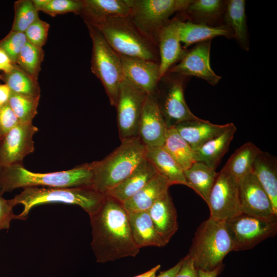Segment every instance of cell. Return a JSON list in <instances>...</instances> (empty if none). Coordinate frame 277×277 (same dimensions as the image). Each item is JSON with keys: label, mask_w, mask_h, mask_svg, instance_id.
<instances>
[{"label": "cell", "mask_w": 277, "mask_h": 277, "mask_svg": "<svg viewBox=\"0 0 277 277\" xmlns=\"http://www.w3.org/2000/svg\"><path fill=\"white\" fill-rule=\"evenodd\" d=\"M11 90L6 84H0V105L6 104L8 102Z\"/></svg>", "instance_id": "cell-46"}, {"label": "cell", "mask_w": 277, "mask_h": 277, "mask_svg": "<svg viewBox=\"0 0 277 277\" xmlns=\"http://www.w3.org/2000/svg\"><path fill=\"white\" fill-rule=\"evenodd\" d=\"M37 127L31 123L19 122L0 142L2 167L23 164L24 158L34 151V135Z\"/></svg>", "instance_id": "cell-13"}, {"label": "cell", "mask_w": 277, "mask_h": 277, "mask_svg": "<svg viewBox=\"0 0 277 277\" xmlns=\"http://www.w3.org/2000/svg\"><path fill=\"white\" fill-rule=\"evenodd\" d=\"M18 123L8 102L0 106V142Z\"/></svg>", "instance_id": "cell-41"}, {"label": "cell", "mask_w": 277, "mask_h": 277, "mask_svg": "<svg viewBox=\"0 0 277 277\" xmlns=\"http://www.w3.org/2000/svg\"><path fill=\"white\" fill-rule=\"evenodd\" d=\"M89 217L91 247L97 262L104 263L138 254L140 248L133 240L128 212L121 202L106 194L102 206Z\"/></svg>", "instance_id": "cell-1"}, {"label": "cell", "mask_w": 277, "mask_h": 277, "mask_svg": "<svg viewBox=\"0 0 277 277\" xmlns=\"http://www.w3.org/2000/svg\"><path fill=\"white\" fill-rule=\"evenodd\" d=\"M145 159L152 165L157 173L171 185L187 186L184 170L163 146L146 147Z\"/></svg>", "instance_id": "cell-25"}, {"label": "cell", "mask_w": 277, "mask_h": 277, "mask_svg": "<svg viewBox=\"0 0 277 277\" xmlns=\"http://www.w3.org/2000/svg\"><path fill=\"white\" fill-rule=\"evenodd\" d=\"M147 94L124 76L115 108L121 140L137 136L140 121Z\"/></svg>", "instance_id": "cell-11"}, {"label": "cell", "mask_w": 277, "mask_h": 277, "mask_svg": "<svg viewBox=\"0 0 277 277\" xmlns=\"http://www.w3.org/2000/svg\"><path fill=\"white\" fill-rule=\"evenodd\" d=\"M226 8L225 1L190 0L189 4L177 12L181 21L186 20L195 24L210 26L224 25L223 18Z\"/></svg>", "instance_id": "cell-19"}, {"label": "cell", "mask_w": 277, "mask_h": 277, "mask_svg": "<svg viewBox=\"0 0 277 277\" xmlns=\"http://www.w3.org/2000/svg\"><path fill=\"white\" fill-rule=\"evenodd\" d=\"M13 208L8 200L0 195V231L8 230L13 220H21L19 214H14Z\"/></svg>", "instance_id": "cell-42"}, {"label": "cell", "mask_w": 277, "mask_h": 277, "mask_svg": "<svg viewBox=\"0 0 277 277\" xmlns=\"http://www.w3.org/2000/svg\"><path fill=\"white\" fill-rule=\"evenodd\" d=\"M0 79L7 85L11 92L34 97H40V88L37 80L26 73L16 65L8 72L0 75Z\"/></svg>", "instance_id": "cell-34"}, {"label": "cell", "mask_w": 277, "mask_h": 277, "mask_svg": "<svg viewBox=\"0 0 277 277\" xmlns=\"http://www.w3.org/2000/svg\"><path fill=\"white\" fill-rule=\"evenodd\" d=\"M242 213L256 217L277 220L271 202L254 174L246 176L239 183Z\"/></svg>", "instance_id": "cell-15"}, {"label": "cell", "mask_w": 277, "mask_h": 277, "mask_svg": "<svg viewBox=\"0 0 277 277\" xmlns=\"http://www.w3.org/2000/svg\"><path fill=\"white\" fill-rule=\"evenodd\" d=\"M44 55L42 48L35 46L27 41L22 48L15 65L37 80Z\"/></svg>", "instance_id": "cell-36"}, {"label": "cell", "mask_w": 277, "mask_h": 277, "mask_svg": "<svg viewBox=\"0 0 277 277\" xmlns=\"http://www.w3.org/2000/svg\"><path fill=\"white\" fill-rule=\"evenodd\" d=\"M226 8L224 14V25L231 30L233 38L240 47L246 51L249 49V37L247 25L244 0L225 1Z\"/></svg>", "instance_id": "cell-26"}, {"label": "cell", "mask_w": 277, "mask_h": 277, "mask_svg": "<svg viewBox=\"0 0 277 277\" xmlns=\"http://www.w3.org/2000/svg\"><path fill=\"white\" fill-rule=\"evenodd\" d=\"M82 7V1L48 0L47 4L40 11L52 16L69 12H73L80 15Z\"/></svg>", "instance_id": "cell-39"}, {"label": "cell", "mask_w": 277, "mask_h": 277, "mask_svg": "<svg viewBox=\"0 0 277 277\" xmlns=\"http://www.w3.org/2000/svg\"><path fill=\"white\" fill-rule=\"evenodd\" d=\"M27 42L25 33L11 30L0 41V49L6 53L15 65L22 48Z\"/></svg>", "instance_id": "cell-38"}, {"label": "cell", "mask_w": 277, "mask_h": 277, "mask_svg": "<svg viewBox=\"0 0 277 277\" xmlns=\"http://www.w3.org/2000/svg\"><path fill=\"white\" fill-rule=\"evenodd\" d=\"M14 67V64L6 53L0 49V70L4 73L11 71Z\"/></svg>", "instance_id": "cell-44"}, {"label": "cell", "mask_w": 277, "mask_h": 277, "mask_svg": "<svg viewBox=\"0 0 277 277\" xmlns=\"http://www.w3.org/2000/svg\"><path fill=\"white\" fill-rule=\"evenodd\" d=\"M92 43L91 69L103 85L111 105L116 107L120 84L124 78L120 55L101 33L85 23Z\"/></svg>", "instance_id": "cell-7"}, {"label": "cell", "mask_w": 277, "mask_h": 277, "mask_svg": "<svg viewBox=\"0 0 277 277\" xmlns=\"http://www.w3.org/2000/svg\"><path fill=\"white\" fill-rule=\"evenodd\" d=\"M124 76L147 94L156 93L159 63L141 58L120 55Z\"/></svg>", "instance_id": "cell-18"}, {"label": "cell", "mask_w": 277, "mask_h": 277, "mask_svg": "<svg viewBox=\"0 0 277 277\" xmlns=\"http://www.w3.org/2000/svg\"><path fill=\"white\" fill-rule=\"evenodd\" d=\"M80 15L85 23L92 25L114 17H129V0H82Z\"/></svg>", "instance_id": "cell-20"}, {"label": "cell", "mask_w": 277, "mask_h": 277, "mask_svg": "<svg viewBox=\"0 0 277 277\" xmlns=\"http://www.w3.org/2000/svg\"><path fill=\"white\" fill-rule=\"evenodd\" d=\"M49 29V24L39 18L24 33L28 42L42 48L47 39Z\"/></svg>", "instance_id": "cell-40"}, {"label": "cell", "mask_w": 277, "mask_h": 277, "mask_svg": "<svg viewBox=\"0 0 277 277\" xmlns=\"http://www.w3.org/2000/svg\"><path fill=\"white\" fill-rule=\"evenodd\" d=\"M181 22L176 17L169 19L158 34L157 44L159 54V80L175 63L181 61L188 51L183 48L180 41Z\"/></svg>", "instance_id": "cell-16"}, {"label": "cell", "mask_w": 277, "mask_h": 277, "mask_svg": "<svg viewBox=\"0 0 277 277\" xmlns=\"http://www.w3.org/2000/svg\"><path fill=\"white\" fill-rule=\"evenodd\" d=\"M163 148L185 170L195 161V153L174 127L167 128Z\"/></svg>", "instance_id": "cell-33"}, {"label": "cell", "mask_w": 277, "mask_h": 277, "mask_svg": "<svg viewBox=\"0 0 277 277\" xmlns=\"http://www.w3.org/2000/svg\"><path fill=\"white\" fill-rule=\"evenodd\" d=\"M182 260V265L174 277H199V269L193 260L187 254Z\"/></svg>", "instance_id": "cell-43"}, {"label": "cell", "mask_w": 277, "mask_h": 277, "mask_svg": "<svg viewBox=\"0 0 277 277\" xmlns=\"http://www.w3.org/2000/svg\"><path fill=\"white\" fill-rule=\"evenodd\" d=\"M129 18L145 36L157 44L160 30L174 13L190 0H129Z\"/></svg>", "instance_id": "cell-8"}, {"label": "cell", "mask_w": 277, "mask_h": 277, "mask_svg": "<svg viewBox=\"0 0 277 277\" xmlns=\"http://www.w3.org/2000/svg\"><path fill=\"white\" fill-rule=\"evenodd\" d=\"M183 260L181 259L176 265L172 267L165 271L161 272L160 273L155 277H174L177 271L179 270Z\"/></svg>", "instance_id": "cell-45"}, {"label": "cell", "mask_w": 277, "mask_h": 277, "mask_svg": "<svg viewBox=\"0 0 277 277\" xmlns=\"http://www.w3.org/2000/svg\"><path fill=\"white\" fill-rule=\"evenodd\" d=\"M223 268V265H222L210 271H205L199 269V277H217Z\"/></svg>", "instance_id": "cell-47"}, {"label": "cell", "mask_w": 277, "mask_h": 277, "mask_svg": "<svg viewBox=\"0 0 277 277\" xmlns=\"http://www.w3.org/2000/svg\"><path fill=\"white\" fill-rule=\"evenodd\" d=\"M171 184L158 173L141 189L122 203L127 212L148 211L167 194Z\"/></svg>", "instance_id": "cell-23"}, {"label": "cell", "mask_w": 277, "mask_h": 277, "mask_svg": "<svg viewBox=\"0 0 277 277\" xmlns=\"http://www.w3.org/2000/svg\"><path fill=\"white\" fill-rule=\"evenodd\" d=\"M187 186L193 189L207 203L217 172L205 164L196 161L184 170Z\"/></svg>", "instance_id": "cell-31"}, {"label": "cell", "mask_w": 277, "mask_h": 277, "mask_svg": "<svg viewBox=\"0 0 277 277\" xmlns=\"http://www.w3.org/2000/svg\"><path fill=\"white\" fill-rule=\"evenodd\" d=\"M91 163H85L72 169L49 173H37L27 169L23 164L2 167L0 195L19 188L31 187H74L92 186Z\"/></svg>", "instance_id": "cell-2"}, {"label": "cell", "mask_w": 277, "mask_h": 277, "mask_svg": "<svg viewBox=\"0 0 277 277\" xmlns=\"http://www.w3.org/2000/svg\"><path fill=\"white\" fill-rule=\"evenodd\" d=\"M233 123L217 125L201 118L182 122L174 127L193 151L223 132Z\"/></svg>", "instance_id": "cell-21"}, {"label": "cell", "mask_w": 277, "mask_h": 277, "mask_svg": "<svg viewBox=\"0 0 277 277\" xmlns=\"http://www.w3.org/2000/svg\"><path fill=\"white\" fill-rule=\"evenodd\" d=\"M92 26L119 55L159 63L157 44L142 33L128 17L110 18Z\"/></svg>", "instance_id": "cell-6"}, {"label": "cell", "mask_w": 277, "mask_h": 277, "mask_svg": "<svg viewBox=\"0 0 277 277\" xmlns=\"http://www.w3.org/2000/svg\"><path fill=\"white\" fill-rule=\"evenodd\" d=\"M254 174L268 194L274 212L277 214V162L274 156L262 152L256 157L253 166Z\"/></svg>", "instance_id": "cell-29"}, {"label": "cell", "mask_w": 277, "mask_h": 277, "mask_svg": "<svg viewBox=\"0 0 277 277\" xmlns=\"http://www.w3.org/2000/svg\"><path fill=\"white\" fill-rule=\"evenodd\" d=\"M157 174L152 165L145 159L129 176L106 194L123 203L137 192Z\"/></svg>", "instance_id": "cell-24"}, {"label": "cell", "mask_w": 277, "mask_h": 277, "mask_svg": "<svg viewBox=\"0 0 277 277\" xmlns=\"http://www.w3.org/2000/svg\"><path fill=\"white\" fill-rule=\"evenodd\" d=\"M156 93L147 94L138 125L137 137L146 147L162 146L167 130Z\"/></svg>", "instance_id": "cell-17"}, {"label": "cell", "mask_w": 277, "mask_h": 277, "mask_svg": "<svg viewBox=\"0 0 277 277\" xmlns=\"http://www.w3.org/2000/svg\"><path fill=\"white\" fill-rule=\"evenodd\" d=\"M188 78L167 72L159 82L157 102L167 128L182 122L200 118L190 111L185 99L184 88Z\"/></svg>", "instance_id": "cell-9"}, {"label": "cell", "mask_w": 277, "mask_h": 277, "mask_svg": "<svg viewBox=\"0 0 277 277\" xmlns=\"http://www.w3.org/2000/svg\"><path fill=\"white\" fill-rule=\"evenodd\" d=\"M105 196V194L97 191L92 186L74 187H31L23 188L20 193L8 200L13 207L19 204L24 206L19 216L22 220H25L34 207L50 203L77 205L90 215L100 208Z\"/></svg>", "instance_id": "cell-3"}, {"label": "cell", "mask_w": 277, "mask_h": 277, "mask_svg": "<svg viewBox=\"0 0 277 277\" xmlns=\"http://www.w3.org/2000/svg\"><path fill=\"white\" fill-rule=\"evenodd\" d=\"M1 169H2V166H1V165L0 164V173H1Z\"/></svg>", "instance_id": "cell-49"}, {"label": "cell", "mask_w": 277, "mask_h": 277, "mask_svg": "<svg viewBox=\"0 0 277 277\" xmlns=\"http://www.w3.org/2000/svg\"><path fill=\"white\" fill-rule=\"evenodd\" d=\"M211 40L196 44L188 50L186 55L179 63L170 68L167 72L183 76H195L203 79L210 85L215 86L222 77L215 74L210 63Z\"/></svg>", "instance_id": "cell-14"}, {"label": "cell", "mask_w": 277, "mask_h": 277, "mask_svg": "<svg viewBox=\"0 0 277 277\" xmlns=\"http://www.w3.org/2000/svg\"><path fill=\"white\" fill-rule=\"evenodd\" d=\"M207 204L209 217L217 220L227 221L242 213L239 182L225 166L217 172Z\"/></svg>", "instance_id": "cell-10"}, {"label": "cell", "mask_w": 277, "mask_h": 277, "mask_svg": "<svg viewBox=\"0 0 277 277\" xmlns=\"http://www.w3.org/2000/svg\"><path fill=\"white\" fill-rule=\"evenodd\" d=\"M145 152L146 146L138 137L122 140L120 145L105 158L91 163L92 186L106 195L136 169L145 159Z\"/></svg>", "instance_id": "cell-4"}, {"label": "cell", "mask_w": 277, "mask_h": 277, "mask_svg": "<svg viewBox=\"0 0 277 277\" xmlns=\"http://www.w3.org/2000/svg\"><path fill=\"white\" fill-rule=\"evenodd\" d=\"M14 18L12 31L25 32L26 29L39 18L38 11L30 0H20L14 3Z\"/></svg>", "instance_id": "cell-37"}, {"label": "cell", "mask_w": 277, "mask_h": 277, "mask_svg": "<svg viewBox=\"0 0 277 277\" xmlns=\"http://www.w3.org/2000/svg\"><path fill=\"white\" fill-rule=\"evenodd\" d=\"M40 97L11 91L8 103L20 123H31L36 115Z\"/></svg>", "instance_id": "cell-35"}, {"label": "cell", "mask_w": 277, "mask_h": 277, "mask_svg": "<svg viewBox=\"0 0 277 277\" xmlns=\"http://www.w3.org/2000/svg\"><path fill=\"white\" fill-rule=\"evenodd\" d=\"M1 106V105H0V106Z\"/></svg>", "instance_id": "cell-50"}, {"label": "cell", "mask_w": 277, "mask_h": 277, "mask_svg": "<svg viewBox=\"0 0 277 277\" xmlns=\"http://www.w3.org/2000/svg\"><path fill=\"white\" fill-rule=\"evenodd\" d=\"M261 152L253 143L247 142L234 151L225 166L239 183L252 173L254 161Z\"/></svg>", "instance_id": "cell-32"}, {"label": "cell", "mask_w": 277, "mask_h": 277, "mask_svg": "<svg viewBox=\"0 0 277 277\" xmlns=\"http://www.w3.org/2000/svg\"><path fill=\"white\" fill-rule=\"evenodd\" d=\"M222 36L228 39L233 38L231 29L225 25L210 26L202 24H195L189 21H181L180 28V37L184 49L191 45L204 41L211 40L213 38Z\"/></svg>", "instance_id": "cell-30"}, {"label": "cell", "mask_w": 277, "mask_h": 277, "mask_svg": "<svg viewBox=\"0 0 277 277\" xmlns=\"http://www.w3.org/2000/svg\"><path fill=\"white\" fill-rule=\"evenodd\" d=\"M231 251L233 244L226 221L209 217L197 228L187 254L198 269L210 271L223 265Z\"/></svg>", "instance_id": "cell-5"}, {"label": "cell", "mask_w": 277, "mask_h": 277, "mask_svg": "<svg viewBox=\"0 0 277 277\" xmlns=\"http://www.w3.org/2000/svg\"><path fill=\"white\" fill-rule=\"evenodd\" d=\"M131 234L140 248L166 245L156 231L148 211L128 212Z\"/></svg>", "instance_id": "cell-28"}, {"label": "cell", "mask_w": 277, "mask_h": 277, "mask_svg": "<svg viewBox=\"0 0 277 277\" xmlns=\"http://www.w3.org/2000/svg\"><path fill=\"white\" fill-rule=\"evenodd\" d=\"M236 131V128L232 124L223 132L205 142L194 151L195 161L215 170L228 151Z\"/></svg>", "instance_id": "cell-27"}, {"label": "cell", "mask_w": 277, "mask_h": 277, "mask_svg": "<svg viewBox=\"0 0 277 277\" xmlns=\"http://www.w3.org/2000/svg\"><path fill=\"white\" fill-rule=\"evenodd\" d=\"M154 227L164 243H168L178 229L177 212L169 192L148 210Z\"/></svg>", "instance_id": "cell-22"}, {"label": "cell", "mask_w": 277, "mask_h": 277, "mask_svg": "<svg viewBox=\"0 0 277 277\" xmlns=\"http://www.w3.org/2000/svg\"><path fill=\"white\" fill-rule=\"evenodd\" d=\"M233 251L251 249L277 233V220H267L243 213L226 221Z\"/></svg>", "instance_id": "cell-12"}, {"label": "cell", "mask_w": 277, "mask_h": 277, "mask_svg": "<svg viewBox=\"0 0 277 277\" xmlns=\"http://www.w3.org/2000/svg\"><path fill=\"white\" fill-rule=\"evenodd\" d=\"M160 268L161 265H157L149 270L133 277H155L156 273Z\"/></svg>", "instance_id": "cell-48"}]
</instances>
